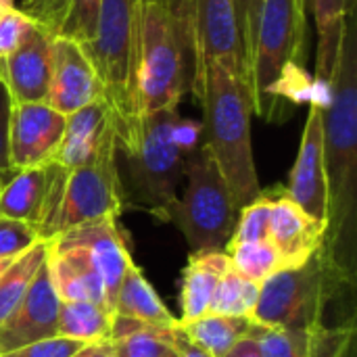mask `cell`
Here are the masks:
<instances>
[{"instance_id":"7402d4cb","label":"cell","mask_w":357,"mask_h":357,"mask_svg":"<svg viewBox=\"0 0 357 357\" xmlns=\"http://www.w3.org/2000/svg\"><path fill=\"white\" fill-rule=\"evenodd\" d=\"M305 4H310L314 23L318 29L314 92H316V98H326L328 79L333 75L337 54H339L343 23L347 15L354 13V0H305Z\"/></svg>"},{"instance_id":"4316f807","label":"cell","mask_w":357,"mask_h":357,"mask_svg":"<svg viewBox=\"0 0 357 357\" xmlns=\"http://www.w3.org/2000/svg\"><path fill=\"white\" fill-rule=\"evenodd\" d=\"M48 241H38L25 253H21L10 268L0 276V324L15 312L25 297L36 272L46 261Z\"/></svg>"},{"instance_id":"1f68e13d","label":"cell","mask_w":357,"mask_h":357,"mask_svg":"<svg viewBox=\"0 0 357 357\" xmlns=\"http://www.w3.org/2000/svg\"><path fill=\"white\" fill-rule=\"evenodd\" d=\"M100 2L102 0H67L65 21L59 36L73 38L82 46H88L94 40Z\"/></svg>"},{"instance_id":"f6af8a7d","label":"cell","mask_w":357,"mask_h":357,"mask_svg":"<svg viewBox=\"0 0 357 357\" xmlns=\"http://www.w3.org/2000/svg\"><path fill=\"white\" fill-rule=\"evenodd\" d=\"M13 6H15V0H0V13H4Z\"/></svg>"},{"instance_id":"7c38bea8","label":"cell","mask_w":357,"mask_h":357,"mask_svg":"<svg viewBox=\"0 0 357 357\" xmlns=\"http://www.w3.org/2000/svg\"><path fill=\"white\" fill-rule=\"evenodd\" d=\"M67 117L46 102H13L10 109V165L13 169L54 163L63 142Z\"/></svg>"},{"instance_id":"4dcf8cb0","label":"cell","mask_w":357,"mask_h":357,"mask_svg":"<svg viewBox=\"0 0 357 357\" xmlns=\"http://www.w3.org/2000/svg\"><path fill=\"white\" fill-rule=\"evenodd\" d=\"M272 205H274V188L268 190V192L261 190L257 199H253L249 205L238 209L236 224H234V230H232L230 241L226 243V247H234V245H243V243L268 241Z\"/></svg>"},{"instance_id":"603a6c76","label":"cell","mask_w":357,"mask_h":357,"mask_svg":"<svg viewBox=\"0 0 357 357\" xmlns=\"http://www.w3.org/2000/svg\"><path fill=\"white\" fill-rule=\"evenodd\" d=\"M113 316H121L157 328H176L180 324V320L174 318L163 305L157 291L151 287V282L144 278V272L136 264H132L121 278Z\"/></svg>"},{"instance_id":"d6986e66","label":"cell","mask_w":357,"mask_h":357,"mask_svg":"<svg viewBox=\"0 0 357 357\" xmlns=\"http://www.w3.org/2000/svg\"><path fill=\"white\" fill-rule=\"evenodd\" d=\"M46 266L61 301H92L107 310L105 284L86 247L48 241Z\"/></svg>"},{"instance_id":"6da1fadb","label":"cell","mask_w":357,"mask_h":357,"mask_svg":"<svg viewBox=\"0 0 357 357\" xmlns=\"http://www.w3.org/2000/svg\"><path fill=\"white\" fill-rule=\"evenodd\" d=\"M324 155L328 176L326 247L354 274L357 197V33L354 13L343 23L337 63L324 100Z\"/></svg>"},{"instance_id":"7a4b0ae2","label":"cell","mask_w":357,"mask_h":357,"mask_svg":"<svg viewBox=\"0 0 357 357\" xmlns=\"http://www.w3.org/2000/svg\"><path fill=\"white\" fill-rule=\"evenodd\" d=\"M190 90L203 107L201 140L224 176L236 211L259 197L251 117L253 98L238 61L218 56L205 63Z\"/></svg>"},{"instance_id":"8d00e7d4","label":"cell","mask_w":357,"mask_h":357,"mask_svg":"<svg viewBox=\"0 0 357 357\" xmlns=\"http://www.w3.org/2000/svg\"><path fill=\"white\" fill-rule=\"evenodd\" d=\"M10 109L13 100L6 92V88L0 82V176L6 180L15 169L10 165V151H8V138H10Z\"/></svg>"},{"instance_id":"5bb4252c","label":"cell","mask_w":357,"mask_h":357,"mask_svg":"<svg viewBox=\"0 0 357 357\" xmlns=\"http://www.w3.org/2000/svg\"><path fill=\"white\" fill-rule=\"evenodd\" d=\"M218 56L234 59L238 61L243 69L234 0H192V6H190V63H192L190 86L201 75L205 63Z\"/></svg>"},{"instance_id":"8992f818","label":"cell","mask_w":357,"mask_h":357,"mask_svg":"<svg viewBox=\"0 0 357 357\" xmlns=\"http://www.w3.org/2000/svg\"><path fill=\"white\" fill-rule=\"evenodd\" d=\"M345 282H354V274L341 268L324 241L303 266L284 268L259 284L253 322L314 331L322 326L326 303Z\"/></svg>"},{"instance_id":"9a60e30c","label":"cell","mask_w":357,"mask_h":357,"mask_svg":"<svg viewBox=\"0 0 357 357\" xmlns=\"http://www.w3.org/2000/svg\"><path fill=\"white\" fill-rule=\"evenodd\" d=\"M52 38L54 33L36 21L25 40L0 59V82L13 102H46Z\"/></svg>"},{"instance_id":"52a82bcc","label":"cell","mask_w":357,"mask_h":357,"mask_svg":"<svg viewBox=\"0 0 357 357\" xmlns=\"http://www.w3.org/2000/svg\"><path fill=\"white\" fill-rule=\"evenodd\" d=\"M117 155V149H109L94 161L73 169L52 163L50 195L38 226L40 241H52L98 218L121 215L126 192Z\"/></svg>"},{"instance_id":"836d02e7","label":"cell","mask_w":357,"mask_h":357,"mask_svg":"<svg viewBox=\"0 0 357 357\" xmlns=\"http://www.w3.org/2000/svg\"><path fill=\"white\" fill-rule=\"evenodd\" d=\"M40 241L33 226L8 218H0V259L19 257Z\"/></svg>"},{"instance_id":"bcb514c9","label":"cell","mask_w":357,"mask_h":357,"mask_svg":"<svg viewBox=\"0 0 357 357\" xmlns=\"http://www.w3.org/2000/svg\"><path fill=\"white\" fill-rule=\"evenodd\" d=\"M2 184H4V178L0 176V190H2Z\"/></svg>"},{"instance_id":"b9f144b4","label":"cell","mask_w":357,"mask_h":357,"mask_svg":"<svg viewBox=\"0 0 357 357\" xmlns=\"http://www.w3.org/2000/svg\"><path fill=\"white\" fill-rule=\"evenodd\" d=\"M224 357H261V354H259V349H257L253 339L243 337Z\"/></svg>"},{"instance_id":"5b68a950","label":"cell","mask_w":357,"mask_h":357,"mask_svg":"<svg viewBox=\"0 0 357 357\" xmlns=\"http://www.w3.org/2000/svg\"><path fill=\"white\" fill-rule=\"evenodd\" d=\"M138 23L140 0H102L94 40L84 46L102 86L117 153L130 146L142 119L138 107Z\"/></svg>"},{"instance_id":"277c9868","label":"cell","mask_w":357,"mask_h":357,"mask_svg":"<svg viewBox=\"0 0 357 357\" xmlns=\"http://www.w3.org/2000/svg\"><path fill=\"white\" fill-rule=\"evenodd\" d=\"M199 144L201 123L184 119L178 107H172L144 115L130 146L119 151L132 199L159 222H165L178 199L186 161Z\"/></svg>"},{"instance_id":"f35d334b","label":"cell","mask_w":357,"mask_h":357,"mask_svg":"<svg viewBox=\"0 0 357 357\" xmlns=\"http://www.w3.org/2000/svg\"><path fill=\"white\" fill-rule=\"evenodd\" d=\"M163 4L167 6L184 44L188 50V59H190V6L192 0H163Z\"/></svg>"},{"instance_id":"30bf717a","label":"cell","mask_w":357,"mask_h":357,"mask_svg":"<svg viewBox=\"0 0 357 357\" xmlns=\"http://www.w3.org/2000/svg\"><path fill=\"white\" fill-rule=\"evenodd\" d=\"M307 215L328 230V176L324 155V100L312 98L299 153L284 190Z\"/></svg>"},{"instance_id":"60d3db41","label":"cell","mask_w":357,"mask_h":357,"mask_svg":"<svg viewBox=\"0 0 357 357\" xmlns=\"http://www.w3.org/2000/svg\"><path fill=\"white\" fill-rule=\"evenodd\" d=\"M176 343H178V349H180V357H213L209 356L205 349H201V347H197L195 343H190V341L184 337V333L180 331V324H178V328H176Z\"/></svg>"},{"instance_id":"74e56055","label":"cell","mask_w":357,"mask_h":357,"mask_svg":"<svg viewBox=\"0 0 357 357\" xmlns=\"http://www.w3.org/2000/svg\"><path fill=\"white\" fill-rule=\"evenodd\" d=\"M65 8H67V0H40L29 17L40 25H44L50 33L59 36L65 21Z\"/></svg>"},{"instance_id":"e575fe53","label":"cell","mask_w":357,"mask_h":357,"mask_svg":"<svg viewBox=\"0 0 357 357\" xmlns=\"http://www.w3.org/2000/svg\"><path fill=\"white\" fill-rule=\"evenodd\" d=\"M33 23L36 21L17 6L0 13V59L8 56L25 40Z\"/></svg>"},{"instance_id":"d6a6232c","label":"cell","mask_w":357,"mask_h":357,"mask_svg":"<svg viewBox=\"0 0 357 357\" xmlns=\"http://www.w3.org/2000/svg\"><path fill=\"white\" fill-rule=\"evenodd\" d=\"M261 6H264V0H234L245 79L249 77V69H251V61H253V48H255V36H257Z\"/></svg>"},{"instance_id":"44dd1931","label":"cell","mask_w":357,"mask_h":357,"mask_svg":"<svg viewBox=\"0 0 357 357\" xmlns=\"http://www.w3.org/2000/svg\"><path fill=\"white\" fill-rule=\"evenodd\" d=\"M228 268L226 251H195L188 255L180 280V322H190L209 312L213 291Z\"/></svg>"},{"instance_id":"d590c367","label":"cell","mask_w":357,"mask_h":357,"mask_svg":"<svg viewBox=\"0 0 357 357\" xmlns=\"http://www.w3.org/2000/svg\"><path fill=\"white\" fill-rule=\"evenodd\" d=\"M84 345L86 343H82V341H73V339L54 335V337L29 343L10 354H4L2 357H73Z\"/></svg>"},{"instance_id":"cb8c5ba5","label":"cell","mask_w":357,"mask_h":357,"mask_svg":"<svg viewBox=\"0 0 357 357\" xmlns=\"http://www.w3.org/2000/svg\"><path fill=\"white\" fill-rule=\"evenodd\" d=\"M176 328H157L113 316L111 343L117 357H180Z\"/></svg>"},{"instance_id":"ffe728a7","label":"cell","mask_w":357,"mask_h":357,"mask_svg":"<svg viewBox=\"0 0 357 357\" xmlns=\"http://www.w3.org/2000/svg\"><path fill=\"white\" fill-rule=\"evenodd\" d=\"M52 184V163L44 167L15 169L0 190V218L25 222L36 228L44 218Z\"/></svg>"},{"instance_id":"e0dca14e","label":"cell","mask_w":357,"mask_h":357,"mask_svg":"<svg viewBox=\"0 0 357 357\" xmlns=\"http://www.w3.org/2000/svg\"><path fill=\"white\" fill-rule=\"evenodd\" d=\"M268 241L284 268L303 266L326 241V226L307 215L284 190H274Z\"/></svg>"},{"instance_id":"ba28073f","label":"cell","mask_w":357,"mask_h":357,"mask_svg":"<svg viewBox=\"0 0 357 357\" xmlns=\"http://www.w3.org/2000/svg\"><path fill=\"white\" fill-rule=\"evenodd\" d=\"M188 50L163 0H140L138 107L140 117L178 107L188 90Z\"/></svg>"},{"instance_id":"83f0119b","label":"cell","mask_w":357,"mask_h":357,"mask_svg":"<svg viewBox=\"0 0 357 357\" xmlns=\"http://www.w3.org/2000/svg\"><path fill=\"white\" fill-rule=\"evenodd\" d=\"M257 299H259V284L238 276L232 268H228V272L220 278L213 291L209 312L253 320Z\"/></svg>"},{"instance_id":"ac0fdd59","label":"cell","mask_w":357,"mask_h":357,"mask_svg":"<svg viewBox=\"0 0 357 357\" xmlns=\"http://www.w3.org/2000/svg\"><path fill=\"white\" fill-rule=\"evenodd\" d=\"M109 149H117L113 119L105 100H96L67 115L63 142L54 163L65 169H73L94 161Z\"/></svg>"},{"instance_id":"ab89813d","label":"cell","mask_w":357,"mask_h":357,"mask_svg":"<svg viewBox=\"0 0 357 357\" xmlns=\"http://www.w3.org/2000/svg\"><path fill=\"white\" fill-rule=\"evenodd\" d=\"M73 357H117L113 343L111 341H96V343H88L84 345Z\"/></svg>"},{"instance_id":"f1b7e54d","label":"cell","mask_w":357,"mask_h":357,"mask_svg":"<svg viewBox=\"0 0 357 357\" xmlns=\"http://www.w3.org/2000/svg\"><path fill=\"white\" fill-rule=\"evenodd\" d=\"M224 251L230 259V268L238 276L257 284H261L272 274L284 270V264L270 241L243 243V245L226 247Z\"/></svg>"},{"instance_id":"2e32d148","label":"cell","mask_w":357,"mask_h":357,"mask_svg":"<svg viewBox=\"0 0 357 357\" xmlns=\"http://www.w3.org/2000/svg\"><path fill=\"white\" fill-rule=\"evenodd\" d=\"M52 241L61 243V245H79V247L88 249V253L92 255V259L100 272V278L105 284L107 310L113 316L121 278L128 272V268L134 264V259L123 243L121 230L117 226V218H98V220L79 224L77 228H73Z\"/></svg>"},{"instance_id":"3957f363","label":"cell","mask_w":357,"mask_h":357,"mask_svg":"<svg viewBox=\"0 0 357 357\" xmlns=\"http://www.w3.org/2000/svg\"><path fill=\"white\" fill-rule=\"evenodd\" d=\"M305 0H264L247 86L253 113L278 121L316 98L305 59Z\"/></svg>"},{"instance_id":"ee69618b","label":"cell","mask_w":357,"mask_h":357,"mask_svg":"<svg viewBox=\"0 0 357 357\" xmlns=\"http://www.w3.org/2000/svg\"><path fill=\"white\" fill-rule=\"evenodd\" d=\"M15 259H17V257H10V259H0V276H2V274H4V272L10 268V264H13Z\"/></svg>"},{"instance_id":"f546056e","label":"cell","mask_w":357,"mask_h":357,"mask_svg":"<svg viewBox=\"0 0 357 357\" xmlns=\"http://www.w3.org/2000/svg\"><path fill=\"white\" fill-rule=\"evenodd\" d=\"M312 331L280 328L251 322L247 337L255 341L261 357H310Z\"/></svg>"},{"instance_id":"4fadbf2b","label":"cell","mask_w":357,"mask_h":357,"mask_svg":"<svg viewBox=\"0 0 357 357\" xmlns=\"http://www.w3.org/2000/svg\"><path fill=\"white\" fill-rule=\"evenodd\" d=\"M48 257V255H46ZM61 299L52 287L46 261L36 272L25 297L0 324V357L29 343L56 335Z\"/></svg>"},{"instance_id":"d4e9b609","label":"cell","mask_w":357,"mask_h":357,"mask_svg":"<svg viewBox=\"0 0 357 357\" xmlns=\"http://www.w3.org/2000/svg\"><path fill=\"white\" fill-rule=\"evenodd\" d=\"M251 322V318L207 312L190 322H180V331L190 343L205 349L209 356L224 357L243 337H247Z\"/></svg>"},{"instance_id":"7bdbcfd3","label":"cell","mask_w":357,"mask_h":357,"mask_svg":"<svg viewBox=\"0 0 357 357\" xmlns=\"http://www.w3.org/2000/svg\"><path fill=\"white\" fill-rule=\"evenodd\" d=\"M38 2H40V0H21V10L27 13V15H31L33 8L38 6Z\"/></svg>"},{"instance_id":"9c48e42d","label":"cell","mask_w":357,"mask_h":357,"mask_svg":"<svg viewBox=\"0 0 357 357\" xmlns=\"http://www.w3.org/2000/svg\"><path fill=\"white\" fill-rule=\"evenodd\" d=\"M184 178L186 188L167 209L165 222L178 226L190 253L224 251L238 211L224 176L203 142L188 157Z\"/></svg>"},{"instance_id":"484cf974","label":"cell","mask_w":357,"mask_h":357,"mask_svg":"<svg viewBox=\"0 0 357 357\" xmlns=\"http://www.w3.org/2000/svg\"><path fill=\"white\" fill-rule=\"evenodd\" d=\"M113 316L92 301H61L56 335L82 343L111 341Z\"/></svg>"},{"instance_id":"8fae6325","label":"cell","mask_w":357,"mask_h":357,"mask_svg":"<svg viewBox=\"0 0 357 357\" xmlns=\"http://www.w3.org/2000/svg\"><path fill=\"white\" fill-rule=\"evenodd\" d=\"M96 100H102V86L88 50L73 38L54 36L46 105L67 117Z\"/></svg>"}]
</instances>
